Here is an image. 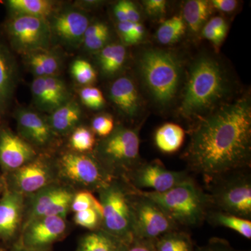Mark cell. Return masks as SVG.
<instances>
[{
  "label": "cell",
  "instance_id": "7",
  "mask_svg": "<svg viewBox=\"0 0 251 251\" xmlns=\"http://www.w3.org/2000/svg\"><path fill=\"white\" fill-rule=\"evenodd\" d=\"M249 169L229 173L206 183L212 209L251 221Z\"/></svg>",
  "mask_w": 251,
  "mask_h": 251
},
{
  "label": "cell",
  "instance_id": "29",
  "mask_svg": "<svg viewBox=\"0 0 251 251\" xmlns=\"http://www.w3.org/2000/svg\"><path fill=\"white\" fill-rule=\"evenodd\" d=\"M206 221L212 226L232 229L246 239H251V220L212 209L208 213Z\"/></svg>",
  "mask_w": 251,
  "mask_h": 251
},
{
  "label": "cell",
  "instance_id": "26",
  "mask_svg": "<svg viewBox=\"0 0 251 251\" xmlns=\"http://www.w3.org/2000/svg\"><path fill=\"white\" fill-rule=\"evenodd\" d=\"M185 131L181 126L166 123L157 129L154 135L155 144L160 151L166 153L176 152L184 143Z\"/></svg>",
  "mask_w": 251,
  "mask_h": 251
},
{
  "label": "cell",
  "instance_id": "20",
  "mask_svg": "<svg viewBox=\"0 0 251 251\" xmlns=\"http://www.w3.org/2000/svg\"><path fill=\"white\" fill-rule=\"evenodd\" d=\"M18 67L12 50L0 33V115L9 110L17 85Z\"/></svg>",
  "mask_w": 251,
  "mask_h": 251
},
{
  "label": "cell",
  "instance_id": "39",
  "mask_svg": "<svg viewBox=\"0 0 251 251\" xmlns=\"http://www.w3.org/2000/svg\"><path fill=\"white\" fill-rule=\"evenodd\" d=\"M119 251H155L153 243L133 237L122 244Z\"/></svg>",
  "mask_w": 251,
  "mask_h": 251
},
{
  "label": "cell",
  "instance_id": "3",
  "mask_svg": "<svg viewBox=\"0 0 251 251\" xmlns=\"http://www.w3.org/2000/svg\"><path fill=\"white\" fill-rule=\"evenodd\" d=\"M140 191L154 201L179 227L201 226L212 209L209 195L193 179L163 193Z\"/></svg>",
  "mask_w": 251,
  "mask_h": 251
},
{
  "label": "cell",
  "instance_id": "14",
  "mask_svg": "<svg viewBox=\"0 0 251 251\" xmlns=\"http://www.w3.org/2000/svg\"><path fill=\"white\" fill-rule=\"evenodd\" d=\"M66 218L45 216L23 225V247L39 251L58 240L67 231Z\"/></svg>",
  "mask_w": 251,
  "mask_h": 251
},
{
  "label": "cell",
  "instance_id": "4",
  "mask_svg": "<svg viewBox=\"0 0 251 251\" xmlns=\"http://www.w3.org/2000/svg\"><path fill=\"white\" fill-rule=\"evenodd\" d=\"M140 76L153 101L166 107L175 99L179 88L181 65L170 51L148 49L138 62Z\"/></svg>",
  "mask_w": 251,
  "mask_h": 251
},
{
  "label": "cell",
  "instance_id": "28",
  "mask_svg": "<svg viewBox=\"0 0 251 251\" xmlns=\"http://www.w3.org/2000/svg\"><path fill=\"white\" fill-rule=\"evenodd\" d=\"M212 9L210 1L189 0L185 2L183 7V19L192 32H199L212 12Z\"/></svg>",
  "mask_w": 251,
  "mask_h": 251
},
{
  "label": "cell",
  "instance_id": "50",
  "mask_svg": "<svg viewBox=\"0 0 251 251\" xmlns=\"http://www.w3.org/2000/svg\"><path fill=\"white\" fill-rule=\"evenodd\" d=\"M0 119H1V115H0ZM0 128H1V125H0Z\"/></svg>",
  "mask_w": 251,
  "mask_h": 251
},
{
  "label": "cell",
  "instance_id": "23",
  "mask_svg": "<svg viewBox=\"0 0 251 251\" xmlns=\"http://www.w3.org/2000/svg\"><path fill=\"white\" fill-rule=\"evenodd\" d=\"M25 56V62L35 77L55 76L61 67V59L49 49L35 51Z\"/></svg>",
  "mask_w": 251,
  "mask_h": 251
},
{
  "label": "cell",
  "instance_id": "44",
  "mask_svg": "<svg viewBox=\"0 0 251 251\" xmlns=\"http://www.w3.org/2000/svg\"><path fill=\"white\" fill-rule=\"evenodd\" d=\"M210 2L213 8L225 13L232 12L238 4V1L235 0H213Z\"/></svg>",
  "mask_w": 251,
  "mask_h": 251
},
{
  "label": "cell",
  "instance_id": "8",
  "mask_svg": "<svg viewBox=\"0 0 251 251\" xmlns=\"http://www.w3.org/2000/svg\"><path fill=\"white\" fill-rule=\"evenodd\" d=\"M57 176L81 190L98 191L114 179L95 156L67 151L62 153L55 165Z\"/></svg>",
  "mask_w": 251,
  "mask_h": 251
},
{
  "label": "cell",
  "instance_id": "25",
  "mask_svg": "<svg viewBox=\"0 0 251 251\" xmlns=\"http://www.w3.org/2000/svg\"><path fill=\"white\" fill-rule=\"evenodd\" d=\"M126 50L122 44H107L99 51L97 61L100 72L106 76L117 74L125 65Z\"/></svg>",
  "mask_w": 251,
  "mask_h": 251
},
{
  "label": "cell",
  "instance_id": "15",
  "mask_svg": "<svg viewBox=\"0 0 251 251\" xmlns=\"http://www.w3.org/2000/svg\"><path fill=\"white\" fill-rule=\"evenodd\" d=\"M34 148L13 133L9 128H0V166L11 173L36 158Z\"/></svg>",
  "mask_w": 251,
  "mask_h": 251
},
{
  "label": "cell",
  "instance_id": "32",
  "mask_svg": "<svg viewBox=\"0 0 251 251\" xmlns=\"http://www.w3.org/2000/svg\"><path fill=\"white\" fill-rule=\"evenodd\" d=\"M186 25L181 16H173L160 26L156 32L157 40L163 45H170L179 40L184 34Z\"/></svg>",
  "mask_w": 251,
  "mask_h": 251
},
{
  "label": "cell",
  "instance_id": "47",
  "mask_svg": "<svg viewBox=\"0 0 251 251\" xmlns=\"http://www.w3.org/2000/svg\"><path fill=\"white\" fill-rule=\"evenodd\" d=\"M145 32V27L141 23H134L133 33H132V42H133V44L140 42L143 39Z\"/></svg>",
  "mask_w": 251,
  "mask_h": 251
},
{
  "label": "cell",
  "instance_id": "37",
  "mask_svg": "<svg viewBox=\"0 0 251 251\" xmlns=\"http://www.w3.org/2000/svg\"><path fill=\"white\" fill-rule=\"evenodd\" d=\"M80 97L82 103L92 110H98L101 109L105 104L101 91L97 87L91 86L84 87L80 90Z\"/></svg>",
  "mask_w": 251,
  "mask_h": 251
},
{
  "label": "cell",
  "instance_id": "36",
  "mask_svg": "<svg viewBox=\"0 0 251 251\" xmlns=\"http://www.w3.org/2000/svg\"><path fill=\"white\" fill-rule=\"evenodd\" d=\"M101 213L95 209H88L74 214V221L77 226L90 230L100 228L102 223Z\"/></svg>",
  "mask_w": 251,
  "mask_h": 251
},
{
  "label": "cell",
  "instance_id": "6",
  "mask_svg": "<svg viewBox=\"0 0 251 251\" xmlns=\"http://www.w3.org/2000/svg\"><path fill=\"white\" fill-rule=\"evenodd\" d=\"M97 193L103 209L100 228L122 243L134 237L133 188L125 179L116 178Z\"/></svg>",
  "mask_w": 251,
  "mask_h": 251
},
{
  "label": "cell",
  "instance_id": "17",
  "mask_svg": "<svg viewBox=\"0 0 251 251\" xmlns=\"http://www.w3.org/2000/svg\"><path fill=\"white\" fill-rule=\"evenodd\" d=\"M31 92L34 105L43 112H52L71 100L67 86L56 75L35 77Z\"/></svg>",
  "mask_w": 251,
  "mask_h": 251
},
{
  "label": "cell",
  "instance_id": "24",
  "mask_svg": "<svg viewBox=\"0 0 251 251\" xmlns=\"http://www.w3.org/2000/svg\"><path fill=\"white\" fill-rule=\"evenodd\" d=\"M10 16L25 15L47 19L55 9V3L49 0H7L3 1Z\"/></svg>",
  "mask_w": 251,
  "mask_h": 251
},
{
  "label": "cell",
  "instance_id": "38",
  "mask_svg": "<svg viewBox=\"0 0 251 251\" xmlns=\"http://www.w3.org/2000/svg\"><path fill=\"white\" fill-rule=\"evenodd\" d=\"M113 118L108 115H100L95 117L92 122V130L94 133L105 138L115 128Z\"/></svg>",
  "mask_w": 251,
  "mask_h": 251
},
{
  "label": "cell",
  "instance_id": "10",
  "mask_svg": "<svg viewBox=\"0 0 251 251\" xmlns=\"http://www.w3.org/2000/svg\"><path fill=\"white\" fill-rule=\"evenodd\" d=\"M133 236L153 242L163 234L180 229L154 201L133 188Z\"/></svg>",
  "mask_w": 251,
  "mask_h": 251
},
{
  "label": "cell",
  "instance_id": "13",
  "mask_svg": "<svg viewBox=\"0 0 251 251\" xmlns=\"http://www.w3.org/2000/svg\"><path fill=\"white\" fill-rule=\"evenodd\" d=\"M57 177L55 165L45 158L36 156L25 166L8 173L6 187L27 197L53 184Z\"/></svg>",
  "mask_w": 251,
  "mask_h": 251
},
{
  "label": "cell",
  "instance_id": "31",
  "mask_svg": "<svg viewBox=\"0 0 251 251\" xmlns=\"http://www.w3.org/2000/svg\"><path fill=\"white\" fill-rule=\"evenodd\" d=\"M110 29L106 24L97 22L89 25L84 34L82 44L87 50L99 51L107 45Z\"/></svg>",
  "mask_w": 251,
  "mask_h": 251
},
{
  "label": "cell",
  "instance_id": "41",
  "mask_svg": "<svg viewBox=\"0 0 251 251\" xmlns=\"http://www.w3.org/2000/svg\"><path fill=\"white\" fill-rule=\"evenodd\" d=\"M143 4L147 14L151 17H159L166 13L167 1L164 0H146Z\"/></svg>",
  "mask_w": 251,
  "mask_h": 251
},
{
  "label": "cell",
  "instance_id": "1",
  "mask_svg": "<svg viewBox=\"0 0 251 251\" xmlns=\"http://www.w3.org/2000/svg\"><path fill=\"white\" fill-rule=\"evenodd\" d=\"M184 158L205 183L250 169L251 108L249 99L223 104L199 119L191 131Z\"/></svg>",
  "mask_w": 251,
  "mask_h": 251
},
{
  "label": "cell",
  "instance_id": "16",
  "mask_svg": "<svg viewBox=\"0 0 251 251\" xmlns=\"http://www.w3.org/2000/svg\"><path fill=\"white\" fill-rule=\"evenodd\" d=\"M19 136L33 148H46L53 142L55 134L46 119L29 109L19 108L14 112Z\"/></svg>",
  "mask_w": 251,
  "mask_h": 251
},
{
  "label": "cell",
  "instance_id": "19",
  "mask_svg": "<svg viewBox=\"0 0 251 251\" xmlns=\"http://www.w3.org/2000/svg\"><path fill=\"white\" fill-rule=\"evenodd\" d=\"M25 197L5 186L0 198V238L11 239L21 227L24 216Z\"/></svg>",
  "mask_w": 251,
  "mask_h": 251
},
{
  "label": "cell",
  "instance_id": "27",
  "mask_svg": "<svg viewBox=\"0 0 251 251\" xmlns=\"http://www.w3.org/2000/svg\"><path fill=\"white\" fill-rule=\"evenodd\" d=\"M122 242L101 228L81 238L77 251H119Z\"/></svg>",
  "mask_w": 251,
  "mask_h": 251
},
{
  "label": "cell",
  "instance_id": "35",
  "mask_svg": "<svg viewBox=\"0 0 251 251\" xmlns=\"http://www.w3.org/2000/svg\"><path fill=\"white\" fill-rule=\"evenodd\" d=\"M88 209H95L103 215V209L101 204L92 192L85 190H81L79 192L75 193L71 205V210L74 213L86 210Z\"/></svg>",
  "mask_w": 251,
  "mask_h": 251
},
{
  "label": "cell",
  "instance_id": "2",
  "mask_svg": "<svg viewBox=\"0 0 251 251\" xmlns=\"http://www.w3.org/2000/svg\"><path fill=\"white\" fill-rule=\"evenodd\" d=\"M229 90L228 79L219 63L202 56L190 69L179 114L186 119L199 120L220 106Z\"/></svg>",
  "mask_w": 251,
  "mask_h": 251
},
{
  "label": "cell",
  "instance_id": "30",
  "mask_svg": "<svg viewBox=\"0 0 251 251\" xmlns=\"http://www.w3.org/2000/svg\"><path fill=\"white\" fill-rule=\"evenodd\" d=\"M152 243L155 251H195L196 249L191 235L181 228L163 234Z\"/></svg>",
  "mask_w": 251,
  "mask_h": 251
},
{
  "label": "cell",
  "instance_id": "43",
  "mask_svg": "<svg viewBox=\"0 0 251 251\" xmlns=\"http://www.w3.org/2000/svg\"><path fill=\"white\" fill-rule=\"evenodd\" d=\"M133 25H134V23L128 22V21L118 23L117 24V28H118V31L122 40L125 44H128V45L133 44L132 33H133Z\"/></svg>",
  "mask_w": 251,
  "mask_h": 251
},
{
  "label": "cell",
  "instance_id": "12",
  "mask_svg": "<svg viewBox=\"0 0 251 251\" xmlns=\"http://www.w3.org/2000/svg\"><path fill=\"white\" fill-rule=\"evenodd\" d=\"M75 193L69 186L54 182L34 194L25 197L23 224L45 216L66 218L67 213L71 210Z\"/></svg>",
  "mask_w": 251,
  "mask_h": 251
},
{
  "label": "cell",
  "instance_id": "42",
  "mask_svg": "<svg viewBox=\"0 0 251 251\" xmlns=\"http://www.w3.org/2000/svg\"><path fill=\"white\" fill-rule=\"evenodd\" d=\"M202 34L203 37L211 41L216 47L221 46V43L224 41L225 39L222 36L220 35L219 33L216 29L211 27L210 25L208 24L207 23L204 25V26H203Z\"/></svg>",
  "mask_w": 251,
  "mask_h": 251
},
{
  "label": "cell",
  "instance_id": "34",
  "mask_svg": "<svg viewBox=\"0 0 251 251\" xmlns=\"http://www.w3.org/2000/svg\"><path fill=\"white\" fill-rule=\"evenodd\" d=\"M71 73L75 80L80 85H91L97 78L95 69L85 59H75L71 67Z\"/></svg>",
  "mask_w": 251,
  "mask_h": 251
},
{
  "label": "cell",
  "instance_id": "21",
  "mask_svg": "<svg viewBox=\"0 0 251 251\" xmlns=\"http://www.w3.org/2000/svg\"><path fill=\"white\" fill-rule=\"evenodd\" d=\"M110 99L127 118L134 119L139 115V94L131 79L127 77L117 79L110 86Z\"/></svg>",
  "mask_w": 251,
  "mask_h": 251
},
{
  "label": "cell",
  "instance_id": "18",
  "mask_svg": "<svg viewBox=\"0 0 251 251\" xmlns=\"http://www.w3.org/2000/svg\"><path fill=\"white\" fill-rule=\"evenodd\" d=\"M89 25V18L85 13L80 10L66 9L54 16L50 27L63 42L75 47L82 44Z\"/></svg>",
  "mask_w": 251,
  "mask_h": 251
},
{
  "label": "cell",
  "instance_id": "45",
  "mask_svg": "<svg viewBox=\"0 0 251 251\" xmlns=\"http://www.w3.org/2000/svg\"><path fill=\"white\" fill-rule=\"evenodd\" d=\"M124 4L126 13L127 19L128 22L137 23H140V15L136 6L130 1L124 0Z\"/></svg>",
  "mask_w": 251,
  "mask_h": 251
},
{
  "label": "cell",
  "instance_id": "46",
  "mask_svg": "<svg viewBox=\"0 0 251 251\" xmlns=\"http://www.w3.org/2000/svg\"><path fill=\"white\" fill-rule=\"evenodd\" d=\"M114 14L116 17L118 23L126 22L128 21L127 19L126 13L124 4L123 1H120L115 4L114 7Z\"/></svg>",
  "mask_w": 251,
  "mask_h": 251
},
{
  "label": "cell",
  "instance_id": "9",
  "mask_svg": "<svg viewBox=\"0 0 251 251\" xmlns=\"http://www.w3.org/2000/svg\"><path fill=\"white\" fill-rule=\"evenodd\" d=\"M2 32L11 49L24 55L49 49L52 36L47 19L25 15L10 16L3 24Z\"/></svg>",
  "mask_w": 251,
  "mask_h": 251
},
{
  "label": "cell",
  "instance_id": "22",
  "mask_svg": "<svg viewBox=\"0 0 251 251\" xmlns=\"http://www.w3.org/2000/svg\"><path fill=\"white\" fill-rule=\"evenodd\" d=\"M82 110L75 100L67 103L55 109L47 119L50 126L55 135H67L72 133L80 123Z\"/></svg>",
  "mask_w": 251,
  "mask_h": 251
},
{
  "label": "cell",
  "instance_id": "5",
  "mask_svg": "<svg viewBox=\"0 0 251 251\" xmlns=\"http://www.w3.org/2000/svg\"><path fill=\"white\" fill-rule=\"evenodd\" d=\"M94 156L113 177L125 179L143 161L138 130L116 126L110 135L96 144Z\"/></svg>",
  "mask_w": 251,
  "mask_h": 251
},
{
  "label": "cell",
  "instance_id": "33",
  "mask_svg": "<svg viewBox=\"0 0 251 251\" xmlns=\"http://www.w3.org/2000/svg\"><path fill=\"white\" fill-rule=\"evenodd\" d=\"M70 145L75 152H89L95 148V135L92 130L86 127H77L71 135Z\"/></svg>",
  "mask_w": 251,
  "mask_h": 251
},
{
  "label": "cell",
  "instance_id": "40",
  "mask_svg": "<svg viewBox=\"0 0 251 251\" xmlns=\"http://www.w3.org/2000/svg\"><path fill=\"white\" fill-rule=\"evenodd\" d=\"M195 251H250L234 249L227 241L219 238H212L205 245L197 247Z\"/></svg>",
  "mask_w": 251,
  "mask_h": 251
},
{
  "label": "cell",
  "instance_id": "48",
  "mask_svg": "<svg viewBox=\"0 0 251 251\" xmlns=\"http://www.w3.org/2000/svg\"><path fill=\"white\" fill-rule=\"evenodd\" d=\"M4 187H5L4 183L3 182L2 180L0 179V194H1V193H3V191H4Z\"/></svg>",
  "mask_w": 251,
  "mask_h": 251
},
{
  "label": "cell",
  "instance_id": "49",
  "mask_svg": "<svg viewBox=\"0 0 251 251\" xmlns=\"http://www.w3.org/2000/svg\"><path fill=\"white\" fill-rule=\"evenodd\" d=\"M14 251H31V250H29V249H25V248L21 247V248H18V249H16V250H15Z\"/></svg>",
  "mask_w": 251,
  "mask_h": 251
},
{
  "label": "cell",
  "instance_id": "11",
  "mask_svg": "<svg viewBox=\"0 0 251 251\" xmlns=\"http://www.w3.org/2000/svg\"><path fill=\"white\" fill-rule=\"evenodd\" d=\"M192 179L188 172L170 171L161 161L153 160L142 161L123 179L135 189L163 193Z\"/></svg>",
  "mask_w": 251,
  "mask_h": 251
}]
</instances>
